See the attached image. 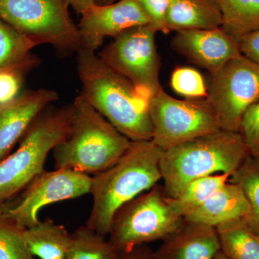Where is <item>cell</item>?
<instances>
[{
    "mask_svg": "<svg viewBox=\"0 0 259 259\" xmlns=\"http://www.w3.org/2000/svg\"><path fill=\"white\" fill-rule=\"evenodd\" d=\"M76 68L82 85L80 95L92 107L132 142L152 140L149 100L131 81L86 49L76 54Z\"/></svg>",
    "mask_w": 259,
    "mask_h": 259,
    "instance_id": "cell-1",
    "label": "cell"
},
{
    "mask_svg": "<svg viewBox=\"0 0 259 259\" xmlns=\"http://www.w3.org/2000/svg\"><path fill=\"white\" fill-rule=\"evenodd\" d=\"M161 152L151 141L132 142L115 164L94 175L90 192L93 204L86 226L108 236L116 212L161 180Z\"/></svg>",
    "mask_w": 259,
    "mask_h": 259,
    "instance_id": "cell-2",
    "label": "cell"
},
{
    "mask_svg": "<svg viewBox=\"0 0 259 259\" xmlns=\"http://www.w3.org/2000/svg\"><path fill=\"white\" fill-rule=\"evenodd\" d=\"M250 156L239 132L221 130L162 151V186L168 198H175L196 179L216 174L231 177Z\"/></svg>",
    "mask_w": 259,
    "mask_h": 259,
    "instance_id": "cell-3",
    "label": "cell"
},
{
    "mask_svg": "<svg viewBox=\"0 0 259 259\" xmlns=\"http://www.w3.org/2000/svg\"><path fill=\"white\" fill-rule=\"evenodd\" d=\"M72 104L69 134L53 150L55 167L95 175L115 164L128 150L132 141L80 94Z\"/></svg>",
    "mask_w": 259,
    "mask_h": 259,
    "instance_id": "cell-4",
    "label": "cell"
},
{
    "mask_svg": "<svg viewBox=\"0 0 259 259\" xmlns=\"http://www.w3.org/2000/svg\"><path fill=\"white\" fill-rule=\"evenodd\" d=\"M73 104L49 105L32 122L18 148L0 162V202L10 200L45 171L48 155L69 132Z\"/></svg>",
    "mask_w": 259,
    "mask_h": 259,
    "instance_id": "cell-5",
    "label": "cell"
},
{
    "mask_svg": "<svg viewBox=\"0 0 259 259\" xmlns=\"http://www.w3.org/2000/svg\"><path fill=\"white\" fill-rule=\"evenodd\" d=\"M69 8L63 0H0V18L36 47L47 44L69 57L82 49Z\"/></svg>",
    "mask_w": 259,
    "mask_h": 259,
    "instance_id": "cell-6",
    "label": "cell"
},
{
    "mask_svg": "<svg viewBox=\"0 0 259 259\" xmlns=\"http://www.w3.org/2000/svg\"><path fill=\"white\" fill-rule=\"evenodd\" d=\"M184 222L172 209L163 187L155 185L127 202L112 220L109 241L120 253L164 241Z\"/></svg>",
    "mask_w": 259,
    "mask_h": 259,
    "instance_id": "cell-7",
    "label": "cell"
},
{
    "mask_svg": "<svg viewBox=\"0 0 259 259\" xmlns=\"http://www.w3.org/2000/svg\"><path fill=\"white\" fill-rule=\"evenodd\" d=\"M148 111L151 141L161 151L222 130L206 99L178 100L162 89L150 99Z\"/></svg>",
    "mask_w": 259,
    "mask_h": 259,
    "instance_id": "cell-8",
    "label": "cell"
},
{
    "mask_svg": "<svg viewBox=\"0 0 259 259\" xmlns=\"http://www.w3.org/2000/svg\"><path fill=\"white\" fill-rule=\"evenodd\" d=\"M156 32L149 24L133 27L114 37L98 54L105 64L131 81L148 100L163 89Z\"/></svg>",
    "mask_w": 259,
    "mask_h": 259,
    "instance_id": "cell-9",
    "label": "cell"
},
{
    "mask_svg": "<svg viewBox=\"0 0 259 259\" xmlns=\"http://www.w3.org/2000/svg\"><path fill=\"white\" fill-rule=\"evenodd\" d=\"M206 100L221 129L239 132L242 119L259 100V65L237 56L210 73Z\"/></svg>",
    "mask_w": 259,
    "mask_h": 259,
    "instance_id": "cell-10",
    "label": "cell"
},
{
    "mask_svg": "<svg viewBox=\"0 0 259 259\" xmlns=\"http://www.w3.org/2000/svg\"><path fill=\"white\" fill-rule=\"evenodd\" d=\"M91 180L90 175L71 168L45 170L19 197L10 199L8 212L19 226L30 228L40 221L37 214L45 206L90 194Z\"/></svg>",
    "mask_w": 259,
    "mask_h": 259,
    "instance_id": "cell-11",
    "label": "cell"
},
{
    "mask_svg": "<svg viewBox=\"0 0 259 259\" xmlns=\"http://www.w3.org/2000/svg\"><path fill=\"white\" fill-rule=\"evenodd\" d=\"M77 24L81 48L95 52L107 37L112 38L127 29L149 24L139 0H119L95 4L81 13Z\"/></svg>",
    "mask_w": 259,
    "mask_h": 259,
    "instance_id": "cell-12",
    "label": "cell"
},
{
    "mask_svg": "<svg viewBox=\"0 0 259 259\" xmlns=\"http://www.w3.org/2000/svg\"><path fill=\"white\" fill-rule=\"evenodd\" d=\"M172 49L187 61L213 72L228 61L242 55L239 44L222 28L176 32Z\"/></svg>",
    "mask_w": 259,
    "mask_h": 259,
    "instance_id": "cell-13",
    "label": "cell"
},
{
    "mask_svg": "<svg viewBox=\"0 0 259 259\" xmlns=\"http://www.w3.org/2000/svg\"><path fill=\"white\" fill-rule=\"evenodd\" d=\"M58 100L57 92L40 88L23 90L15 100L0 105V162L13 152L38 114Z\"/></svg>",
    "mask_w": 259,
    "mask_h": 259,
    "instance_id": "cell-14",
    "label": "cell"
},
{
    "mask_svg": "<svg viewBox=\"0 0 259 259\" xmlns=\"http://www.w3.org/2000/svg\"><path fill=\"white\" fill-rule=\"evenodd\" d=\"M221 251L217 230L184 219L182 226L154 251L156 259H214Z\"/></svg>",
    "mask_w": 259,
    "mask_h": 259,
    "instance_id": "cell-15",
    "label": "cell"
},
{
    "mask_svg": "<svg viewBox=\"0 0 259 259\" xmlns=\"http://www.w3.org/2000/svg\"><path fill=\"white\" fill-rule=\"evenodd\" d=\"M250 206L241 186L229 181L207 201L184 219L190 222L216 227L248 218Z\"/></svg>",
    "mask_w": 259,
    "mask_h": 259,
    "instance_id": "cell-16",
    "label": "cell"
},
{
    "mask_svg": "<svg viewBox=\"0 0 259 259\" xmlns=\"http://www.w3.org/2000/svg\"><path fill=\"white\" fill-rule=\"evenodd\" d=\"M223 16L217 0H171L166 19L167 33L186 30L221 28Z\"/></svg>",
    "mask_w": 259,
    "mask_h": 259,
    "instance_id": "cell-17",
    "label": "cell"
},
{
    "mask_svg": "<svg viewBox=\"0 0 259 259\" xmlns=\"http://www.w3.org/2000/svg\"><path fill=\"white\" fill-rule=\"evenodd\" d=\"M24 236L29 251L33 256L40 259H66L71 234L64 226L56 224L48 218L25 228Z\"/></svg>",
    "mask_w": 259,
    "mask_h": 259,
    "instance_id": "cell-18",
    "label": "cell"
},
{
    "mask_svg": "<svg viewBox=\"0 0 259 259\" xmlns=\"http://www.w3.org/2000/svg\"><path fill=\"white\" fill-rule=\"evenodd\" d=\"M224 31L238 44L245 35L259 30V0H217Z\"/></svg>",
    "mask_w": 259,
    "mask_h": 259,
    "instance_id": "cell-19",
    "label": "cell"
},
{
    "mask_svg": "<svg viewBox=\"0 0 259 259\" xmlns=\"http://www.w3.org/2000/svg\"><path fill=\"white\" fill-rule=\"evenodd\" d=\"M221 251L229 259H259V236L244 220L216 227Z\"/></svg>",
    "mask_w": 259,
    "mask_h": 259,
    "instance_id": "cell-20",
    "label": "cell"
},
{
    "mask_svg": "<svg viewBox=\"0 0 259 259\" xmlns=\"http://www.w3.org/2000/svg\"><path fill=\"white\" fill-rule=\"evenodd\" d=\"M231 179L228 174H216L196 179L184 187L175 198H168L172 209L179 216L186 214L197 208L215 193Z\"/></svg>",
    "mask_w": 259,
    "mask_h": 259,
    "instance_id": "cell-21",
    "label": "cell"
},
{
    "mask_svg": "<svg viewBox=\"0 0 259 259\" xmlns=\"http://www.w3.org/2000/svg\"><path fill=\"white\" fill-rule=\"evenodd\" d=\"M120 255L105 236L85 226L71 233L66 259H119Z\"/></svg>",
    "mask_w": 259,
    "mask_h": 259,
    "instance_id": "cell-22",
    "label": "cell"
},
{
    "mask_svg": "<svg viewBox=\"0 0 259 259\" xmlns=\"http://www.w3.org/2000/svg\"><path fill=\"white\" fill-rule=\"evenodd\" d=\"M9 200L0 202V259H35L25 240V228L8 212Z\"/></svg>",
    "mask_w": 259,
    "mask_h": 259,
    "instance_id": "cell-23",
    "label": "cell"
},
{
    "mask_svg": "<svg viewBox=\"0 0 259 259\" xmlns=\"http://www.w3.org/2000/svg\"><path fill=\"white\" fill-rule=\"evenodd\" d=\"M40 64V58L30 52L20 60L0 69V105L15 100L23 93L28 75Z\"/></svg>",
    "mask_w": 259,
    "mask_h": 259,
    "instance_id": "cell-24",
    "label": "cell"
},
{
    "mask_svg": "<svg viewBox=\"0 0 259 259\" xmlns=\"http://www.w3.org/2000/svg\"><path fill=\"white\" fill-rule=\"evenodd\" d=\"M230 181L243 189L250 206L245 225L259 236V158L248 156Z\"/></svg>",
    "mask_w": 259,
    "mask_h": 259,
    "instance_id": "cell-25",
    "label": "cell"
},
{
    "mask_svg": "<svg viewBox=\"0 0 259 259\" xmlns=\"http://www.w3.org/2000/svg\"><path fill=\"white\" fill-rule=\"evenodd\" d=\"M36 46L0 18V69L20 60Z\"/></svg>",
    "mask_w": 259,
    "mask_h": 259,
    "instance_id": "cell-26",
    "label": "cell"
},
{
    "mask_svg": "<svg viewBox=\"0 0 259 259\" xmlns=\"http://www.w3.org/2000/svg\"><path fill=\"white\" fill-rule=\"evenodd\" d=\"M170 82L174 91L186 99H206L207 96L203 76L192 68H177L172 72Z\"/></svg>",
    "mask_w": 259,
    "mask_h": 259,
    "instance_id": "cell-27",
    "label": "cell"
},
{
    "mask_svg": "<svg viewBox=\"0 0 259 259\" xmlns=\"http://www.w3.org/2000/svg\"><path fill=\"white\" fill-rule=\"evenodd\" d=\"M239 133L250 156L259 158V100L245 112Z\"/></svg>",
    "mask_w": 259,
    "mask_h": 259,
    "instance_id": "cell-28",
    "label": "cell"
},
{
    "mask_svg": "<svg viewBox=\"0 0 259 259\" xmlns=\"http://www.w3.org/2000/svg\"><path fill=\"white\" fill-rule=\"evenodd\" d=\"M171 0H139L149 25L157 32L167 34L166 19Z\"/></svg>",
    "mask_w": 259,
    "mask_h": 259,
    "instance_id": "cell-29",
    "label": "cell"
},
{
    "mask_svg": "<svg viewBox=\"0 0 259 259\" xmlns=\"http://www.w3.org/2000/svg\"><path fill=\"white\" fill-rule=\"evenodd\" d=\"M239 49L242 55L259 65V30L245 35L239 42Z\"/></svg>",
    "mask_w": 259,
    "mask_h": 259,
    "instance_id": "cell-30",
    "label": "cell"
},
{
    "mask_svg": "<svg viewBox=\"0 0 259 259\" xmlns=\"http://www.w3.org/2000/svg\"><path fill=\"white\" fill-rule=\"evenodd\" d=\"M119 259H156L154 251L148 245H139L125 253H120Z\"/></svg>",
    "mask_w": 259,
    "mask_h": 259,
    "instance_id": "cell-31",
    "label": "cell"
},
{
    "mask_svg": "<svg viewBox=\"0 0 259 259\" xmlns=\"http://www.w3.org/2000/svg\"><path fill=\"white\" fill-rule=\"evenodd\" d=\"M69 7H71L77 14L81 15L89 8L96 4L95 0H63Z\"/></svg>",
    "mask_w": 259,
    "mask_h": 259,
    "instance_id": "cell-32",
    "label": "cell"
},
{
    "mask_svg": "<svg viewBox=\"0 0 259 259\" xmlns=\"http://www.w3.org/2000/svg\"><path fill=\"white\" fill-rule=\"evenodd\" d=\"M117 0H95L96 4L100 5H106L112 4V3H115Z\"/></svg>",
    "mask_w": 259,
    "mask_h": 259,
    "instance_id": "cell-33",
    "label": "cell"
},
{
    "mask_svg": "<svg viewBox=\"0 0 259 259\" xmlns=\"http://www.w3.org/2000/svg\"><path fill=\"white\" fill-rule=\"evenodd\" d=\"M214 259H229L228 258V257L226 256V255L224 254V253H223L222 251L219 252V253H218L217 255H216L215 258Z\"/></svg>",
    "mask_w": 259,
    "mask_h": 259,
    "instance_id": "cell-34",
    "label": "cell"
}]
</instances>
